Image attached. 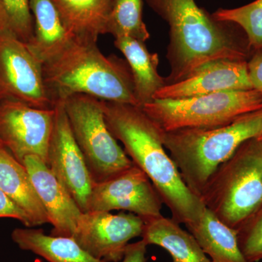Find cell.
<instances>
[{
    "label": "cell",
    "instance_id": "f546056e",
    "mask_svg": "<svg viewBox=\"0 0 262 262\" xmlns=\"http://www.w3.org/2000/svg\"><path fill=\"white\" fill-rule=\"evenodd\" d=\"M257 139L262 143V135L260 136L259 137L257 138Z\"/></svg>",
    "mask_w": 262,
    "mask_h": 262
},
{
    "label": "cell",
    "instance_id": "44dd1931",
    "mask_svg": "<svg viewBox=\"0 0 262 262\" xmlns=\"http://www.w3.org/2000/svg\"><path fill=\"white\" fill-rule=\"evenodd\" d=\"M11 237L20 249L35 253L48 262H105L86 252L72 237L47 235L42 229L17 228Z\"/></svg>",
    "mask_w": 262,
    "mask_h": 262
},
{
    "label": "cell",
    "instance_id": "2e32d148",
    "mask_svg": "<svg viewBox=\"0 0 262 262\" xmlns=\"http://www.w3.org/2000/svg\"><path fill=\"white\" fill-rule=\"evenodd\" d=\"M0 188L27 213L32 227L50 223L27 168L3 144H0Z\"/></svg>",
    "mask_w": 262,
    "mask_h": 262
},
{
    "label": "cell",
    "instance_id": "6da1fadb",
    "mask_svg": "<svg viewBox=\"0 0 262 262\" xmlns=\"http://www.w3.org/2000/svg\"><path fill=\"white\" fill-rule=\"evenodd\" d=\"M108 130L121 141L133 163L149 177L174 221L194 223L206 210L203 202L187 187L164 147L163 130L141 108L128 103L102 101Z\"/></svg>",
    "mask_w": 262,
    "mask_h": 262
},
{
    "label": "cell",
    "instance_id": "9a60e30c",
    "mask_svg": "<svg viewBox=\"0 0 262 262\" xmlns=\"http://www.w3.org/2000/svg\"><path fill=\"white\" fill-rule=\"evenodd\" d=\"M71 39L97 42L106 34L111 0H51Z\"/></svg>",
    "mask_w": 262,
    "mask_h": 262
},
{
    "label": "cell",
    "instance_id": "484cf974",
    "mask_svg": "<svg viewBox=\"0 0 262 262\" xmlns=\"http://www.w3.org/2000/svg\"><path fill=\"white\" fill-rule=\"evenodd\" d=\"M0 218H12L20 221L26 227H32L28 215L0 188Z\"/></svg>",
    "mask_w": 262,
    "mask_h": 262
},
{
    "label": "cell",
    "instance_id": "f1b7e54d",
    "mask_svg": "<svg viewBox=\"0 0 262 262\" xmlns=\"http://www.w3.org/2000/svg\"><path fill=\"white\" fill-rule=\"evenodd\" d=\"M3 29H9V23L4 7L0 1V30Z\"/></svg>",
    "mask_w": 262,
    "mask_h": 262
},
{
    "label": "cell",
    "instance_id": "cb8c5ba5",
    "mask_svg": "<svg viewBox=\"0 0 262 262\" xmlns=\"http://www.w3.org/2000/svg\"><path fill=\"white\" fill-rule=\"evenodd\" d=\"M239 247L250 262L262 260V204L237 229Z\"/></svg>",
    "mask_w": 262,
    "mask_h": 262
},
{
    "label": "cell",
    "instance_id": "52a82bcc",
    "mask_svg": "<svg viewBox=\"0 0 262 262\" xmlns=\"http://www.w3.org/2000/svg\"><path fill=\"white\" fill-rule=\"evenodd\" d=\"M61 102L94 184L104 182L134 165L108 130L101 100L80 94Z\"/></svg>",
    "mask_w": 262,
    "mask_h": 262
},
{
    "label": "cell",
    "instance_id": "5b68a950",
    "mask_svg": "<svg viewBox=\"0 0 262 262\" xmlns=\"http://www.w3.org/2000/svg\"><path fill=\"white\" fill-rule=\"evenodd\" d=\"M200 199L230 228L241 227L262 204V143L245 141L208 179Z\"/></svg>",
    "mask_w": 262,
    "mask_h": 262
},
{
    "label": "cell",
    "instance_id": "d6986e66",
    "mask_svg": "<svg viewBox=\"0 0 262 262\" xmlns=\"http://www.w3.org/2000/svg\"><path fill=\"white\" fill-rule=\"evenodd\" d=\"M185 226L211 262H250L239 247L237 231L206 208L198 222Z\"/></svg>",
    "mask_w": 262,
    "mask_h": 262
},
{
    "label": "cell",
    "instance_id": "4316f807",
    "mask_svg": "<svg viewBox=\"0 0 262 262\" xmlns=\"http://www.w3.org/2000/svg\"><path fill=\"white\" fill-rule=\"evenodd\" d=\"M248 68L253 89L262 94V51H253Z\"/></svg>",
    "mask_w": 262,
    "mask_h": 262
},
{
    "label": "cell",
    "instance_id": "8fae6325",
    "mask_svg": "<svg viewBox=\"0 0 262 262\" xmlns=\"http://www.w3.org/2000/svg\"><path fill=\"white\" fill-rule=\"evenodd\" d=\"M144 221L134 213H82L72 238L86 252L105 262L122 260L131 239L141 237Z\"/></svg>",
    "mask_w": 262,
    "mask_h": 262
},
{
    "label": "cell",
    "instance_id": "9c48e42d",
    "mask_svg": "<svg viewBox=\"0 0 262 262\" xmlns=\"http://www.w3.org/2000/svg\"><path fill=\"white\" fill-rule=\"evenodd\" d=\"M55 110H40L12 99L0 100V141L23 164L29 155L48 163Z\"/></svg>",
    "mask_w": 262,
    "mask_h": 262
},
{
    "label": "cell",
    "instance_id": "603a6c76",
    "mask_svg": "<svg viewBox=\"0 0 262 262\" xmlns=\"http://www.w3.org/2000/svg\"><path fill=\"white\" fill-rule=\"evenodd\" d=\"M212 15L219 21L235 24L246 34L251 50L262 51V0L233 9H219Z\"/></svg>",
    "mask_w": 262,
    "mask_h": 262
},
{
    "label": "cell",
    "instance_id": "4dcf8cb0",
    "mask_svg": "<svg viewBox=\"0 0 262 262\" xmlns=\"http://www.w3.org/2000/svg\"><path fill=\"white\" fill-rule=\"evenodd\" d=\"M0 144H2L1 141H0Z\"/></svg>",
    "mask_w": 262,
    "mask_h": 262
},
{
    "label": "cell",
    "instance_id": "7402d4cb",
    "mask_svg": "<svg viewBox=\"0 0 262 262\" xmlns=\"http://www.w3.org/2000/svg\"><path fill=\"white\" fill-rule=\"evenodd\" d=\"M142 0H111L106 34L146 42L150 37L142 18Z\"/></svg>",
    "mask_w": 262,
    "mask_h": 262
},
{
    "label": "cell",
    "instance_id": "83f0119b",
    "mask_svg": "<svg viewBox=\"0 0 262 262\" xmlns=\"http://www.w3.org/2000/svg\"><path fill=\"white\" fill-rule=\"evenodd\" d=\"M146 246L142 239L127 245L122 262H146Z\"/></svg>",
    "mask_w": 262,
    "mask_h": 262
},
{
    "label": "cell",
    "instance_id": "d4e9b609",
    "mask_svg": "<svg viewBox=\"0 0 262 262\" xmlns=\"http://www.w3.org/2000/svg\"><path fill=\"white\" fill-rule=\"evenodd\" d=\"M4 7L9 29L22 42H30L34 37V20L29 0H0Z\"/></svg>",
    "mask_w": 262,
    "mask_h": 262
},
{
    "label": "cell",
    "instance_id": "5bb4252c",
    "mask_svg": "<svg viewBox=\"0 0 262 262\" xmlns=\"http://www.w3.org/2000/svg\"><path fill=\"white\" fill-rule=\"evenodd\" d=\"M23 165L53 226L51 235L73 237L82 213L77 203L39 157L29 155Z\"/></svg>",
    "mask_w": 262,
    "mask_h": 262
},
{
    "label": "cell",
    "instance_id": "ac0fdd59",
    "mask_svg": "<svg viewBox=\"0 0 262 262\" xmlns=\"http://www.w3.org/2000/svg\"><path fill=\"white\" fill-rule=\"evenodd\" d=\"M144 221L142 241L168 251L173 262H211L189 231L173 219L163 215Z\"/></svg>",
    "mask_w": 262,
    "mask_h": 262
},
{
    "label": "cell",
    "instance_id": "3957f363",
    "mask_svg": "<svg viewBox=\"0 0 262 262\" xmlns=\"http://www.w3.org/2000/svg\"><path fill=\"white\" fill-rule=\"evenodd\" d=\"M43 77L53 104L75 95L139 106L126 60L105 56L96 43L72 39L42 63Z\"/></svg>",
    "mask_w": 262,
    "mask_h": 262
},
{
    "label": "cell",
    "instance_id": "ba28073f",
    "mask_svg": "<svg viewBox=\"0 0 262 262\" xmlns=\"http://www.w3.org/2000/svg\"><path fill=\"white\" fill-rule=\"evenodd\" d=\"M20 101L40 110H53L42 63L27 43L9 29L0 30V100Z\"/></svg>",
    "mask_w": 262,
    "mask_h": 262
},
{
    "label": "cell",
    "instance_id": "30bf717a",
    "mask_svg": "<svg viewBox=\"0 0 262 262\" xmlns=\"http://www.w3.org/2000/svg\"><path fill=\"white\" fill-rule=\"evenodd\" d=\"M53 130L48 151V166L82 213L89 211L94 182L83 155L72 134L63 103H55Z\"/></svg>",
    "mask_w": 262,
    "mask_h": 262
},
{
    "label": "cell",
    "instance_id": "7c38bea8",
    "mask_svg": "<svg viewBox=\"0 0 262 262\" xmlns=\"http://www.w3.org/2000/svg\"><path fill=\"white\" fill-rule=\"evenodd\" d=\"M163 204L149 177L134 163L107 180L94 184L88 211L122 210L145 220L162 215Z\"/></svg>",
    "mask_w": 262,
    "mask_h": 262
},
{
    "label": "cell",
    "instance_id": "4fadbf2b",
    "mask_svg": "<svg viewBox=\"0 0 262 262\" xmlns=\"http://www.w3.org/2000/svg\"><path fill=\"white\" fill-rule=\"evenodd\" d=\"M250 89H253L247 61L218 59L201 66L182 80L165 84L154 99H179Z\"/></svg>",
    "mask_w": 262,
    "mask_h": 262
},
{
    "label": "cell",
    "instance_id": "ffe728a7",
    "mask_svg": "<svg viewBox=\"0 0 262 262\" xmlns=\"http://www.w3.org/2000/svg\"><path fill=\"white\" fill-rule=\"evenodd\" d=\"M34 37L27 44L42 63L60 53L72 40L51 0H29Z\"/></svg>",
    "mask_w": 262,
    "mask_h": 262
},
{
    "label": "cell",
    "instance_id": "277c9868",
    "mask_svg": "<svg viewBox=\"0 0 262 262\" xmlns=\"http://www.w3.org/2000/svg\"><path fill=\"white\" fill-rule=\"evenodd\" d=\"M262 135V108L223 126L162 132L164 147L187 187L196 196L217 168L245 141Z\"/></svg>",
    "mask_w": 262,
    "mask_h": 262
},
{
    "label": "cell",
    "instance_id": "7a4b0ae2",
    "mask_svg": "<svg viewBox=\"0 0 262 262\" xmlns=\"http://www.w3.org/2000/svg\"><path fill=\"white\" fill-rule=\"evenodd\" d=\"M167 22L170 42L167 58L170 72L166 84L178 82L208 62L218 59L247 61L253 51L235 24L219 21L194 0H146Z\"/></svg>",
    "mask_w": 262,
    "mask_h": 262
},
{
    "label": "cell",
    "instance_id": "8992f818",
    "mask_svg": "<svg viewBox=\"0 0 262 262\" xmlns=\"http://www.w3.org/2000/svg\"><path fill=\"white\" fill-rule=\"evenodd\" d=\"M141 108L165 132L209 128L227 125L262 108V94L255 89L221 91L179 99H154Z\"/></svg>",
    "mask_w": 262,
    "mask_h": 262
},
{
    "label": "cell",
    "instance_id": "e0dca14e",
    "mask_svg": "<svg viewBox=\"0 0 262 262\" xmlns=\"http://www.w3.org/2000/svg\"><path fill=\"white\" fill-rule=\"evenodd\" d=\"M115 46L121 51L132 74L134 95L139 107L154 100L155 94L166 84L158 72L159 56L148 51L145 42L127 37L115 38Z\"/></svg>",
    "mask_w": 262,
    "mask_h": 262
}]
</instances>
